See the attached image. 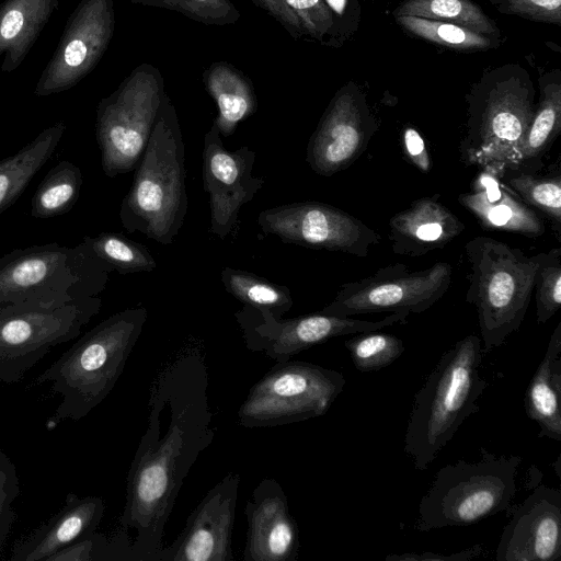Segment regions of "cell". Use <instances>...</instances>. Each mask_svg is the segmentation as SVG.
Returning <instances> with one entry per match:
<instances>
[{
    "label": "cell",
    "instance_id": "ee69618b",
    "mask_svg": "<svg viewBox=\"0 0 561 561\" xmlns=\"http://www.w3.org/2000/svg\"><path fill=\"white\" fill-rule=\"evenodd\" d=\"M257 5L266 10L274 19H276L294 37H299L304 33V28L286 4L285 0H253Z\"/></svg>",
    "mask_w": 561,
    "mask_h": 561
},
{
    "label": "cell",
    "instance_id": "836d02e7",
    "mask_svg": "<svg viewBox=\"0 0 561 561\" xmlns=\"http://www.w3.org/2000/svg\"><path fill=\"white\" fill-rule=\"evenodd\" d=\"M501 179L526 205L550 218L560 229L561 176H537L522 170L510 171Z\"/></svg>",
    "mask_w": 561,
    "mask_h": 561
},
{
    "label": "cell",
    "instance_id": "83f0119b",
    "mask_svg": "<svg viewBox=\"0 0 561 561\" xmlns=\"http://www.w3.org/2000/svg\"><path fill=\"white\" fill-rule=\"evenodd\" d=\"M207 92L215 101L218 115L214 121L220 136H231L238 125L257 107L250 81L226 62L213 64L204 75Z\"/></svg>",
    "mask_w": 561,
    "mask_h": 561
},
{
    "label": "cell",
    "instance_id": "f35d334b",
    "mask_svg": "<svg viewBox=\"0 0 561 561\" xmlns=\"http://www.w3.org/2000/svg\"><path fill=\"white\" fill-rule=\"evenodd\" d=\"M20 493L15 465L0 447V549L3 547L15 520L13 503Z\"/></svg>",
    "mask_w": 561,
    "mask_h": 561
},
{
    "label": "cell",
    "instance_id": "9a60e30c",
    "mask_svg": "<svg viewBox=\"0 0 561 561\" xmlns=\"http://www.w3.org/2000/svg\"><path fill=\"white\" fill-rule=\"evenodd\" d=\"M113 0H81L35 85L37 96L73 88L98 65L113 37Z\"/></svg>",
    "mask_w": 561,
    "mask_h": 561
},
{
    "label": "cell",
    "instance_id": "30bf717a",
    "mask_svg": "<svg viewBox=\"0 0 561 561\" xmlns=\"http://www.w3.org/2000/svg\"><path fill=\"white\" fill-rule=\"evenodd\" d=\"M345 383L335 369L300 360L276 363L250 389L238 410V422L248 428L272 427L321 416Z\"/></svg>",
    "mask_w": 561,
    "mask_h": 561
},
{
    "label": "cell",
    "instance_id": "484cf974",
    "mask_svg": "<svg viewBox=\"0 0 561 561\" xmlns=\"http://www.w3.org/2000/svg\"><path fill=\"white\" fill-rule=\"evenodd\" d=\"M539 100L528 130L513 160V170L534 165L561 131V71H539Z\"/></svg>",
    "mask_w": 561,
    "mask_h": 561
},
{
    "label": "cell",
    "instance_id": "7402d4cb",
    "mask_svg": "<svg viewBox=\"0 0 561 561\" xmlns=\"http://www.w3.org/2000/svg\"><path fill=\"white\" fill-rule=\"evenodd\" d=\"M463 230L462 221L440 202L438 194L415 199L389 220L393 253L412 257L444 248Z\"/></svg>",
    "mask_w": 561,
    "mask_h": 561
},
{
    "label": "cell",
    "instance_id": "4dcf8cb0",
    "mask_svg": "<svg viewBox=\"0 0 561 561\" xmlns=\"http://www.w3.org/2000/svg\"><path fill=\"white\" fill-rule=\"evenodd\" d=\"M393 15L455 23L490 37H501L495 22L472 0H404L394 9Z\"/></svg>",
    "mask_w": 561,
    "mask_h": 561
},
{
    "label": "cell",
    "instance_id": "d6a6232c",
    "mask_svg": "<svg viewBox=\"0 0 561 561\" xmlns=\"http://www.w3.org/2000/svg\"><path fill=\"white\" fill-rule=\"evenodd\" d=\"M95 254L101 257L112 271L119 274L151 272L157 263L149 250L118 232H101L96 237L85 236Z\"/></svg>",
    "mask_w": 561,
    "mask_h": 561
},
{
    "label": "cell",
    "instance_id": "d590c367",
    "mask_svg": "<svg viewBox=\"0 0 561 561\" xmlns=\"http://www.w3.org/2000/svg\"><path fill=\"white\" fill-rule=\"evenodd\" d=\"M536 255V319L539 324H545L561 307V249H550Z\"/></svg>",
    "mask_w": 561,
    "mask_h": 561
},
{
    "label": "cell",
    "instance_id": "b9f144b4",
    "mask_svg": "<svg viewBox=\"0 0 561 561\" xmlns=\"http://www.w3.org/2000/svg\"><path fill=\"white\" fill-rule=\"evenodd\" d=\"M401 140L403 153L408 160L420 171L430 172L432 160L421 134L414 127H405L402 130Z\"/></svg>",
    "mask_w": 561,
    "mask_h": 561
},
{
    "label": "cell",
    "instance_id": "7bdbcfd3",
    "mask_svg": "<svg viewBox=\"0 0 561 561\" xmlns=\"http://www.w3.org/2000/svg\"><path fill=\"white\" fill-rule=\"evenodd\" d=\"M483 553V546L477 543L472 547L458 552L445 554L442 552H404L399 554H389L386 561H470L479 558Z\"/></svg>",
    "mask_w": 561,
    "mask_h": 561
},
{
    "label": "cell",
    "instance_id": "e575fe53",
    "mask_svg": "<svg viewBox=\"0 0 561 561\" xmlns=\"http://www.w3.org/2000/svg\"><path fill=\"white\" fill-rule=\"evenodd\" d=\"M379 331L359 333L344 342L357 370H380L403 354L404 342L401 339Z\"/></svg>",
    "mask_w": 561,
    "mask_h": 561
},
{
    "label": "cell",
    "instance_id": "cb8c5ba5",
    "mask_svg": "<svg viewBox=\"0 0 561 561\" xmlns=\"http://www.w3.org/2000/svg\"><path fill=\"white\" fill-rule=\"evenodd\" d=\"M561 321L525 391L526 415L539 426L538 437L561 440Z\"/></svg>",
    "mask_w": 561,
    "mask_h": 561
},
{
    "label": "cell",
    "instance_id": "74e56055",
    "mask_svg": "<svg viewBox=\"0 0 561 561\" xmlns=\"http://www.w3.org/2000/svg\"><path fill=\"white\" fill-rule=\"evenodd\" d=\"M163 7L175 10L204 24L233 23L239 12L229 0H161Z\"/></svg>",
    "mask_w": 561,
    "mask_h": 561
},
{
    "label": "cell",
    "instance_id": "7c38bea8",
    "mask_svg": "<svg viewBox=\"0 0 561 561\" xmlns=\"http://www.w3.org/2000/svg\"><path fill=\"white\" fill-rule=\"evenodd\" d=\"M453 267L437 262L421 271L397 263L373 275L341 285L322 313L353 317L375 312L421 313L434 306L449 289Z\"/></svg>",
    "mask_w": 561,
    "mask_h": 561
},
{
    "label": "cell",
    "instance_id": "9c48e42d",
    "mask_svg": "<svg viewBox=\"0 0 561 561\" xmlns=\"http://www.w3.org/2000/svg\"><path fill=\"white\" fill-rule=\"evenodd\" d=\"M165 93L159 70L142 64L96 107L95 135L104 174L133 171L141 158Z\"/></svg>",
    "mask_w": 561,
    "mask_h": 561
},
{
    "label": "cell",
    "instance_id": "4316f807",
    "mask_svg": "<svg viewBox=\"0 0 561 561\" xmlns=\"http://www.w3.org/2000/svg\"><path fill=\"white\" fill-rule=\"evenodd\" d=\"M66 124L58 122L41 131L14 154L0 161V216L21 196L55 152Z\"/></svg>",
    "mask_w": 561,
    "mask_h": 561
},
{
    "label": "cell",
    "instance_id": "277c9868",
    "mask_svg": "<svg viewBox=\"0 0 561 561\" xmlns=\"http://www.w3.org/2000/svg\"><path fill=\"white\" fill-rule=\"evenodd\" d=\"M134 170L119 208L121 224L128 233L140 232L158 243L171 244L183 226L188 198L183 135L167 94Z\"/></svg>",
    "mask_w": 561,
    "mask_h": 561
},
{
    "label": "cell",
    "instance_id": "1f68e13d",
    "mask_svg": "<svg viewBox=\"0 0 561 561\" xmlns=\"http://www.w3.org/2000/svg\"><path fill=\"white\" fill-rule=\"evenodd\" d=\"M397 23L415 36L458 50H485L501 45L500 38L480 34L465 26L412 15L394 16Z\"/></svg>",
    "mask_w": 561,
    "mask_h": 561
},
{
    "label": "cell",
    "instance_id": "7a4b0ae2",
    "mask_svg": "<svg viewBox=\"0 0 561 561\" xmlns=\"http://www.w3.org/2000/svg\"><path fill=\"white\" fill-rule=\"evenodd\" d=\"M144 307L118 311L85 332L34 380L50 383L61 397L49 428L65 420L80 421L110 394L142 332Z\"/></svg>",
    "mask_w": 561,
    "mask_h": 561
},
{
    "label": "cell",
    "instance_id": "3957f363",
    "mask_svg": "<svg viewBox=\"0 0 561 561\" xmlns=\"http://www.w3.org/2000/svg\"><path fill=\"white\" fill-rule=\"evenodd\" d=\"M479 336L469 334L444 352L414 396L403 450L416 470H426L461 424L479 411L488 387L480 374Z\"/></svg>",
    "mask_w": 561,
    "mask_h": 561
},
{
    "label": "cell",
    "instance_id": "e0dca14e",
    "mask_svg": "<svg viewBox=\"0 0 561 561\" xmlns=\"http://www.w3.org/2000/svg\"><path fill=\"white\" fill-rule=\"evenodd\" d=\"M203 184L209 195V231L225 240L237 224L241 207L253 199L265 183L252 175L255 152L248 146L229 151L213 124L205 134Z\"/></svg>",
    "mask_w": 561,
    "mask_h": 561
},
{
    "label": "cell",
    "instance_id": "d4e9b609",
    "mask_svg": "<svg viewBox=\"0 0 561 561\" xmlns=\"http://www.w3.org/2000/svg\"><path fill=\"white\" fill-rule=\"evenodd\" d=\"M59 0H4L0 4L1 70L12 72L25 59Z\"/></svg>",
    "mask_w": 561,
    "mask_h": 561
},
{
    "label": "cell",
    "instance_id": "ac0fdd59",
    "mask_svg": "<svg viewBox=\"0 0 561 561\" xmlns=\"http://www.w3.org/2000/svg\"><path fill=\"white\" fill-rule=\"evenodd\" d=\"M240 474L227 473L188 515L175 540L153 561H232V529Z\"/></svg>",
    "mask_w": 561,
    "mask_h": 561
},
{
    "label": "cell",
    "instance_id": "ffe728a7",
    "mask_svg": "<svg viewBox=\"0 0 561 561\" xmlns=\"http://www.w3.org/2000/svg\"><path fill=\"white\" fill-rule=\"evenodd\" d=\"M248 520L244 561H294L299 553L298 525L286 493L272 478L253 490L244 508Z\"/></svg>",
    "mask_w": 561,
    "mask_h": 561
},
{
    "label": "cell",
    "instance_id": "44dd1931",
    "mask_svg": "<svg viewBox=\"0 0 561 561\" xmlns=\"http://www.w3.org/2000/svg\"><path fill=\"white\" fill-rule=\"evenodd\" d=\"M104 511L102 497L68 492L56 514L14 543L10 560L47 561L58 550L95 531Z\"/></svg>",
    "mask_w": 561,
    "mask_h": 561
},
{
    "label": "cell",
    "instance_id": "52a82bcc",
    "mask_svg": "<svg viewBox=\"0 0 561 561\" xmlns=\"http://www.w3.org/2000/svg\"><path fill=\"white\" fill-rule=\"evenodd\" d=\"M112 268L82 241L14 249L0 257V306H61L99 296Z\"/></svg>",
    "mask_w": 561,
    "mask_h": 561
},
{
    "label": "cell",
    "instance_id": "5bb4252c",
    "mask_svg": "<svg viewBox=\"0 0 561 561\" xmlns=\"http://www.w3.org/2000/svg\"><path fill=\"white\" fill-rule=\"evenodd\" d=\"M257 224L285 243L366 257L381 237L353 215L320 202H300L262 210Z\"/></svg>",
    "mask_w": 561,
    "mask_h": 561
},
{
    "label": "cell",
    "instance_id": "2e32d148",
    "mask_svg": "<svg viewBox=\"0 0 561 561\" xmlns=\"http://www.w3.org/2000/svg\"><path fill=\"white\" fill-rule=\"evenodd\" d=\"M376 130L365 95L348 82L335 93L310 136L306 161L317 174L332 176L362 156Z\"/></svg>",
    "mask_w": 561,
    "mask_h": 561
},
{
    "label": "cell",
    "instance_id": "8992f818",
    "mask_svg": "<svg viewBox=\"0 0 561 561\" xmlns=\"http://www.w3.org/2000/svg\"><path fill=\"white\" fill-rule=\"evenodd\" d=\"M469 265L466 301L478 313L483 354L518 331L534 291L537 255L486 236L465 245Z\"/></svg>",
    "mask_w": 561,
    "mask_h": 561
},
{
    "label": "cell",
    "instance_id": "ba28073f",
    "mask_svg": "<svg viewBox=\"0 0 561 561\" xmlns=\"http://www.w3.org/2000/svg\"><path fill=\"white\" fill-rule=\"evenodd\" d=\"M479 451L477 461L460 459L436 472L420 500L414 529L468 526L512 505L523 457L496 455L483 447Z\"/></svg>",
    "mask_w": 561,
    "mask_h": 561
},
{
    "label": "cell",
    "instance_id": "f6af8a7d",
    "mask_svg": "<svg viewBox=\"0 0 561 561\" xmlns=\"http://www.w3.org/2000/svg\"><path fill=\"white\" fill-rule=\"evenodd\" d=\"M133 1H140V0H133Z\"/></svg>",
    "mask_w": 561,
    "mask_h": 561
},
{
    "label": "cell",
    "instance_id": "60d3db41",
    "mask_svg": "<svg viewBox=\"0 0 561 561\" xmlns=\"http://www.w3.org/2000/svg\"><path fill=\"white\" fill-rule=\"evenodd\" d=\"M299 20L304 32L321 38L332 26V12L324 0H285Z\"/></svg>",
    "mask_w": 561,
    "mask_h": 561
},
{
    "label": "cell",
    "instance_id": "6da1fadb",
    "mask_svg": "<svg viewBox=\"0 0 561 561\" xmlns=\"http://www.w3.org/2000/svg\"><path fill=\"white\" fill-rule=\"evenodd\" d=\"M204 356L188 348L157 373L147 426L130 462L118 527L126 561H153L191 468L215 438Z\"/></svg>",
    "mask_w": 561,
    "mask_h": 561
},
{
    "label": "cell",
    "instance_id": "f546056e",
    "mask_svg": "<svg viewBox=\"0 0 561 561\" xmlns=\"http://www.w3.org/2000/svg\"><path fill=\"white\" fill-rule=\"evenodd\" d=\"M225 289L245 306L265 310L275 318H283L294 300L290 290L251 272L226 266L221 271Z\"/></svg>",
    "mask_w": 561,
    "mask_h": 561
},
{
    "label": "cell",
    "instance_id": "8d00e7d4",
    "mask_svg": "<svg viewBox=\"0 0 561 561\" xmlns=\"http://www.w3.org/2000/svg\"><path fill=\"white\" fill-rule=\"evenodd\" d=\"M47 561H126L121 541L96 530L87 534L50 556Z\"/></svg>",
    "mask_w": 561,
    "mask_h": 561
},
{
    "label": "cell",
    "instance_id": "d6986e66",
    "mask_svg": "<svg viewBox=\"0 0 561 561\" xmlns=\"http://www.w3.org/2000/svg\"><path fill=\"white\" fill-rule=\"evenodd\" d=\"M495 550L496 561H558L561 558V492L543 483L517 505Z\"/></svg>",
    "mask_w": 561,
    "mask_h": 561
},
{
    "label": "cell",
    "instance_id": "4fadbf2b",
    "mask_svg": "<svg viewBox=\"0 0 561 561\" xmlns=\"http://www.w3.org/2000/svg\"><path fill=\"white\" fill-rule=\"evenodd\" d=\"M409 312H391L377 321L354 319L319 313L289 319L275 318L265 310L243 306L234 312L248 350L261 352L276 363L290 359L294 355L333 337L377 331L403 323Z\"/></svg>",
    "mask_w": 561,
    "mask_h": 561
},
{
    "label": "cell",
    "instance_id": "603a6c76",
    "mask_svg": "<svg viewBox=\"0 0 561 561\" xmlns=\"http://www.w3.org/2000/svg\"><path fill=\"white\" fill-rule=\"evenodd\" d=\"M458 202L486 229L537 238L545 233V224L531 207L512 192L500 178L482 171L471 191Z\"/></svg>",
    "mask_w": 561,
    "mask_h": 561
},
{
    "label": "cell",
    "instance_id": "8fae6325",
    "mask_svg": "<svg viewBox=\"0 0 561 561\" xmlns=\"http://www.w3.org/2000/svg\"><path fill=\"white\" fill-rule=\"evenodd\" d=\"M101 307L99 296L61 306H0V383L22 380L55 346L77 339Z\"/></svg>",
    "mask_w": 561,
    "mask_h": 561
},
{
    "label": "cell",
    "instance_id": "5b68a950",
    "mask_svg": "<svg viewBox=\"0 0 561 561\" xmlns=\"http://www.w3.org/2000/svg\"><path fill=\"white\" fill-rule=\"evenodd\" d=\"M466 133L459 145L467 165L502 178L513 160L536 108L535 87L518 64L485 70L467 94Z\"/></svg>",
    "mask_w": 561,
    "mask_h": 561
},
{
    "label": "cell",
    "instance_id": "ab89813d",
    "mask_svg": "<svg viewBox=\"0 0 561 561\" xmlns=\"http://www.w3.org/2000/svg\"><path fill=\"white\" fill-rule=\"evenodd\" d=\"M504 14L561 25V0H489Z\"/></svg>",
    "mask_w": 561,
    "mask_h": 561
},
{
    "label": "cell",
    "instance_id": "f1b7e54d",
    "mask_svg": "<svg viewBox=\"0 0 561 561\" xmlns=\"http://www.w3.org/2000/svg\"><path fill=\"white\" fill-rule=\"evenodd\" d=\"M82 182L79 167L67 160L59 161L37 186L31 203V216L47 219L69 211L79 198Z\"/></svg>",
    "mask_w": 561,
    "mask_h": 561
}]
</instances>
